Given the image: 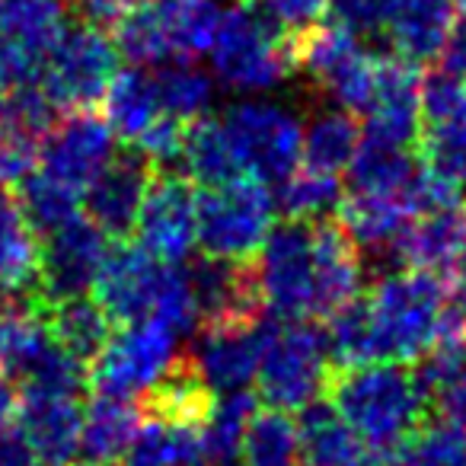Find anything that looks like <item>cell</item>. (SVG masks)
Here are the masks:
<instances>
[{
	"mask_svg": "<svg viewBox=\"0 0 466 466\" xmlns=\"http://www.w3.org/2000/svg\"><path fill=\"white\" fill-rule=\"evenodd\" d=\"M329 402L374 451H396L428 421V396L412 364L377 361L332 370Z\"/></svg>",
	"mask_w": 466,
	"mask_h": 466,
	"instance_id": "1",
	"label": "cell"
},
{
	"mask_svg": "<svg viewBox=\"0 0 466 466\" xmlns=\"http://www.w3.org/2000/svg\"><path fill=\"white\" fill-rule=\"evenodd\" d=\"M294 33L259 0H233L211 42L214 74L230 90H268L298 71Z\"/></svg>",
	"mask_w": 466,
	"mask_h": 466,
	"instance_id": "2",
	"label": "cell"
},
{
	"mask_svg": "<svg viewBox=\"0 0 466 466\" xmlns=\"http://www.w3.org/2000/svg\"><path fill=\"white\" fill-rule=\"evenodd\" d=\"M451 307V285L434 272L400 268L377 279L368 298L380 361L412 364L438 342Z\"/></svg>",
	"mask_w": 466,
	"mask_h": 466,
	"instance_id": "3",
	"label": "cell"
},
{
	"mask_svg": "<svg viewBox=\"0 0 466 466\" xmlns=\"http://www.w3.org/2000/svg\"><path fill=\"white\" fill-rule=\"evenodd\" d=\"M329 374L332 361L326 332L317 319H262V355L256 380L268 406L300 412L319 400Z\"/></svg>",
	"mask_w": 466,
	"mask_h": 466,
	"instance_id": "4",
	"label": "cell"
},
{
	"mask_svg": "<svg viewBox=\"0 0 466 466\" xmlns=\"http://www.w3.org/2000/svg\"><path fill=\"white\" fill-rule=\"evenodd\" d=\"M298 71L339 109L364 112L377 80V61L345 23H310L294 33Z\"/></svg>",
	"mask_w": 466,
	"mask_h": 466,
	"instance_id": "5",
	"label": "cell"
},
{
	"mask_svg": "<svg viewBox=\"0 0 466 466\" xmlns=\"http://www.w3.org/2000/svg\"><path fill=\"white\" fill-rule=\"evenodd\" d=\"M275 201L266 182L240 179L198 192V230L195 243L205 256L249 262L272 233Z\"/></svg>",
	"mask_w": 466,
	"mask_h": 466,
	"instance_id": "6",
	"label": "cell"
},
{
	"mask_svg": "<svg viewBox=\"0 0 466 466\" xmlns=\"http://www.w3.org/2000/svg\"><path fill=\"white\" fill-rule=\"evenodd\" d=\"M118 74V48L99 26L77 23L65 26L46 61H42L39 90L55 109H93L106 96Z\"/></svg>",
	"mask_w": 466,
	"mask_h": 466,
	"instance_id": "7",
	"label": "cell"
},
{
	"mask_svg": "<svg viewBox=\"0 0 466 466\" xmlns=\"http://www.w3.org/2000/svg\"><path fill=\"white\" fill-rule=\"evenodd\" d=\"M253 266L266 310L279 319H317L313 220H288L275 227Z\"/></svg>",
	"mask_w": 466,
	"mask_h": 466,
	"instance_id": "8",
	"label": "cell"
},
{
	"mask_svg": "<svg viewBox=\"0 0 466 466\" xmlns=\"http://www.w3.org/2000/svg\"><path fill=\"white\" fill-rule=\"evenodd\" d=\"M176 339L179 336L157 319L125 323L86 368V390L135 400L173 364Z\"/></svg>",
	"mask_w": 466,
	"mask_h": 466,
	"instance_id": "9",
	"label": "cell"
},
{
	"mask_svg": "<svg viewBox=\"0 0 466 466\" xmlns=\"http://www.w3.org/2000/svg\"><path fill=\"white\" fill-rule=\"evenodd\" d=\"M224 131L243 176L259 182H281L300 163L304 128L288 109L275 103H240L224 118Z\"/></svg>",
	"mask_w": 466,
	"mask_h": 466,
	"instance_id": "10",
	"label": "cell"
},
{
	"mask_svg": "<svg viewBox=\"0 0 466 466\" xmlns=\"http://www.w3.org/2000/svg\"><path fill=\"white\" fill-rule=\"evenodd\" d=\"M176 262H163L141 243L116 240L106 253L93 281V300L106 310L112 323L154 319L160 298L173 279Z\"/></svg>",
	"mask_w": 466,
	"mask_h": 466,
	"instance_id": "11",
	"label": "cell"
},
{
	"mask_svg": "<svg viewBox=\"0 0 466 466\" xmlns=\"http://www.w3.org/2000/svg\"><path fill=\"white\" fill-rule=\"evenodd\" d=\"M137 237L147 253L163 262H182L195 247L198 230V192L195 182L169 169H157L137 208Z\"/></svg>",
	"mask_w": 466,
	"mask_h": 466,
	"instance_id": "12",
	"label": "cell"
},
{
	"mask_svg": "<svg viewBox=\"0 0 466 466\" xmlns=\"http://www.w3.org/2000/svg\"><path fill=\"white\" fill-rule=\"evenodd\" d=\"M112 141L116 135L106 118H99L93 109H74L55 118L52 128L46 131L35 169L48 173L84 198L86 186L112 160Z\"/></svg>",
	"mask_w": 466,
	"mask_h": 466,
	"instance_id": "13",
	"label": "cell"
},
{
	"mask_svg": "<svg viewBox=\"0 0 466 466\" xmlns=\"http://www.w3.org/2000/svg\"><path fill=\"white\" fill-rule=\"evenodd\" d=\"M109 253V237L86 214L46 233L39 259V291L48 304L90 294L96 272Z\"/></svg>",
	"mask_w": 466,
	"mask_h": 466,
	"instance_id": "14",
	"label": "cell"
},
{
	"mask_svg": "<svg viewBox=\"0 0 466 466\" xmlns=\"http://www.w3.org/2000/svg\"><path fill=\"white\" fill-rule=\"evenodd\" d=\"M186 275L201 326L259 323L262 319L266 307H262L253 259L240 262V259L201 256L192 268H186Z\"/></svg>",
	"mask_w": 466,
	"mask_h": 466,
	"instance_id": "15",
	"label": "cell"
},
{
	"mask_svg": "<svg viewBox=\"0 0 466 466\" xmlns=\"http://www.w3.org/2000/svg\"><path fill=\"white\" fill-rule=\"evenodd\" d=\"M16 431L33 447L42 466H74L80 457L84 406L80 396L23 393L16 400Z\"/></svg>",
	"mask_w": 466,
	"mask_h": 466,
	"instance_id": "16",
	"label": "cell"
},
{
	"mask_svg": "<svg viewBox=\"0 0 466 466\" xmlns=\"http://www.w3.org/2000/svg\"><path fill=\"white\" fill-rule=\"evenodd\" d=\"M157 169L137 150L112 154V160L96 173L84 192V211L109 240H125L135 230V218L147 182Z\"/></svg>",
	"mask_w": 466,
	"mask_h": 466,
	"instance_id": "17",
	"label": "cell"
},
{
	"mask_svg": "<svg viewBox=\"0 0 466 466\" xmlns=\"http://www.w3.org/2000/svg\"><path fill=\"white\" fill-rule=\"evenodd\" d=\"M466 249V205L451 201L431 211L412 214L400 230L390 253L400 268L444 275L457 266L460 253Z\"/></svg>",
	"mask_w": 466,
	"mask_h": 466,
	"instance_id": "18",
	"label": "cell"
},
{
	"mask_svg": "<svg viewBox=\"0 0 466 466\" xmlns=\"http://www.w3.org/2000/svg\"><path fill=\"white\" fill-rule=\"evenodd\" d=\"M198 374L214 393L247 390L256 380L262 355V319L259 323H218L201 326L198 342L186 351Z\"/></svg>",
	"mask_w": 466,
	"mask_h": 466,
	"instance_id": "19",
	"label": "cell"
},
{
	"mask_svg": "<svg viewBox=\"0 0 466 466\" xmlns=\"http://www.w3.org/2000/svg\"><path fill=\"white\" fill-rule=\"evenodd\" d=\"M55 122V106L39 86L0 96V186H20L39 163V147Z\"/></svg>",
	"mask_w": 466,
	"mask_h": 466,
	"instance_id": "20",
	"label": "cell"
},
{
	"mask_svg": "<svg viewBox=\"0 0 466 466\" xmlns=\"http://www.w3.org/2000/svg\"><path fill=\"white\" fill-rule=\"evenodd\" d=\"M419 93L421 77L419 67L402 58H380L377 61L374 93L368 103V135L370 141L396 144L406 147L419 135Z\"/></svg>",
	"mask_w": 466,
	"mask_h": 466,
	"instance_id": "21",
	"label": "cell"
},
{
	"mask_svg": "<svg viewBox=\"0 0 466 466\" xmlns=\"http://www.w3.org/2000/svg\"><path fill=\"white\" fill-rule=\"evenodd\" d=\"M300 466H390L393 451L368 447L329 400H313L298 419Z\"/></svg>",
	"mask_w": 466,
	"mask_h": 466,
	"instance_id": "22",
	"label": "cell"
},
{
	"mask_svg": "<svg viewBox=\"0 0 466 466\" xmlns=\"http://www.w3.org/2000/svg\"><path fill=\"white\" fill-rule=\"evenodd\" d=\"M141 425V409L135 400L93 393L84 406L80 428V463L90 466H122L131 441Z\"/></svg>",
	"mask_w": 466,
	"mask_h": 466,
	"instance_id": "23",
	"label": "cell"
},
{
	"mask_svg": "<svg viewBox=\"0 0 466 466\" xmlns=\"http://www.w3.org/2000/svg\"><path fill=\"white\" fill-rule=\"evenodd\" d=\"M453 0H402L390 16V46L409 65H428L441 55L453 26Z\"/></svg>",
	"mask_w": 466,
	"mask_h": 466,
	"instance_id": "24",
	"label": "cell"
},
{
	"mask_svg": "<svg viewBox=\"0 0 466 466\" xmlns=\"http://www.w3.org/2000/svg\"><path fill=\"white\" fill-rule=\"evenodd\" d=\"M112 319L106 317V310L93 298H71L48 304L46 310V329L48 339L58 345L65 355H71L74 361H80L84 368H90L93 358L106 349L112 336Z\"/></svg>",
	"mask_w": 466,
	"mask_h": 466,
	"instance_id": "25",
	"label": "cell"
},
{
	"mask_svg": "<svg viewBox=\"0 0 466 466\" xmlns=\"http://www.w3.org/2000/svg\"><path fill=\"white\" fill-rule=\"evenodd\" d=\"M339 227L349 233L358 247L370 249H390V243L400 237L406 220L412 218V208L406 198H393V195H374V192H358L349 188L339 198Z\"/></svg>",
	"mask_w": 466,
	"mask_h": 466,
	"instance_id": "26",
	"label": "cell"
},
{
	"mask_svg": "<svg viewBox=\"0 0 466 466\" xmlns=\"http://www.w3.org/2000/svg\"><path fill=\"white\" fill-rule=\"evenodd\" d=\"M179 163L186 169V179L201 188L227 186V182L243 176L237 154L230 147V137L224 131V122L208 116H198L186 125Z\"/></svg>",
	"mask_w": 466,
	"mask_h": 466,
	"instance_id": "27",
	"label": "cell"
},
{
	"mask_svg": "<svg viewBox=\"0 0 466 466\" xmlns=\"http://www.w3.org/2000/svg\"><path fill=\"white\" fill-rule=\"evenodd\" d=\"M122 466H205L201 425H179L141 415Z\"/></svg>",
	"mask_w": 466,
	"mask_h": 466,
	"instance_id": "28",
	"label": "cell"
},
{
	"mask_svg": "<svg viewBox=\"0 0 466 466\" xmlns=\"http://www.w3.org/2000/svg\"><path fill=\"white\" fill-rule=\"evenodd\" d=\"M42 243L14 188L0 186V285H39Z\"/></svg>",
	"mask_w": 466,
	"mask_h": 466,
	"instance_id": "29",
	"label": "cell"
},
{
	"mask_svg": "<svg viewBox=\"0 0 466 466\" xmlns=\"http://www.w3.org/2000/svg\"><path fill=\"white\" fill-rule=\"evenodd\" d=\"M154 10L169 58L192 61L211 52L220 23V10L214 0H154Z\"/></svg>",
	"mask_w": 466,
	"mask_h": 466,
	"instance_id": "30",
	"label": "cell"
},
{
	"mask_svg": "<svg viewBox=\"0 0 466 466\" xmlns=\"http://www.w3.org/2000/svg\"><path fill=\"white\" fill-rule=\"evenodd\" d=\"M349 173H351L349 188L406 198L409 208H412L415 160L406 154V147H396V144H383V141H370V137H364L361 147H358V154H355V160H351Z\"/></svg>",
	"mask_w": 466,
	"mask_h": 466,
	"instance_id": "31",
	"label": "cell"
},
{
	"mask_svg": "<svg viewBox=\"0 0 466 466\" xmlns=\"http://www.w3.org/2000/svg\"><path fill=\"white\" fill-rule=\"evenodd\" d=\"M259 409L249 390H230L218 400L201 425V451H205V466H240L243 451V431L249 419Z\"/></svg>",
	"mask_w": 466,
	"mask_h": 466,
	"instance_id": "32",
	"label": "cell"
},
{
	"mask_svg": "<svg viewBox=\"0 0 466 466\" xmlns=\"http://www.w3.org/2000/svg\"><path fill=\"white\" fill-rule=\"evenodd\" d=\"M103 106H106V122H109L112 135L128 144H135L137 137L163 116L160 103H157V93H154V80L141 71L116 74L103 96Z\"/></svg>",
	"mask_w": 466,
	"mask_h": 466,
	"instance_id": "33",
	"label": "cell"
},
{
	"mask_svg": "<svg viewBox=\"0 0 466 466\" xmlns=\"http://www.w3.org/2000/svg\"><path fill=\"white\" fill-rule=\"evenodd\" d=\"M361 141L364 135L351 112H323V116L310 118V125L304 128L300 157H304V167L339 176L342 169L351 167Z\"/></svg>",
	"mask_w": 466,
	"mask_h": 466,
	"instance_id": "34",
	"label": "cell"
},
{
	"mask_svg": "<svg viewBox=\"0 0 466 466\" xmlns=\"http://www.w3.org/2000/svg\"><path fill=\"white\" fill-rule=\"evenodd\" d=\"M240 460L247 466H300L298 421L285 409H256L243 431Z\"/></svg>",
	"mask_w": 466,
	"mask_h": 466,
	"instance_id": "35",
	"label": "cell"
},
{
	"mask_svg": "<svg viewBox=\"0 0 466 466\" xmlns=\"http://www.w3.org/2000/svg\"><path fill=\"white\" fill-rule=\"evenodd\" d=\"M0 33L48 55V48L65 33V4L61 0H0Z\"/></svg>",
	"mask_w": 466,
	"mask_h": 466,
	"instance_id": "36",
	"label": "cell"
},
{
	"mask_svg": "<svg viewBox=\"0 0 466 466\" xmlns=\"http://www.w3.org/2000/svg\"><path fill=\"white\" fill-rule=\"evenodd\" d=\"M157 103L167 116L179 118V122H192V118L205 116L208 103H211V77L198 67L176 61V65H160L154 77Z\"/></svg>",
	"mask_w": 466,
	"mask_h": 466,
	"instance_id": "37",
	"label": "cell"
},
{
	"mask_svg": "<svg viewBox=\"0 0 466 466\" xmlns=\"http://www.w3.org/2000/svg\"><path fill=\"white\" fill-rule=\"evenodd\" d=\"M339 198H342L339 176L319 173V169L300 167V163L281 179L279 188V208L288 220H317L329 208H336Z\"/></svg>",
	"mask_w": 466,
	"mask_h": 466,
	"instance_id": "38",
	"label": "cell"
},
{
	"mask_svg": "<svg viewBox=\"0 0 466 466\" xmlns=\"http://www.w3.org/2000/svg\"><path fill=\"white\" fill-rule=\"evenodd\" d=\"M16 198H20L29 224L42 233H52L55 227L77 218L80 201H84L74 188L61 186L58 179H52V176L42 173V169H33V173L20 182V195H16Z\"/></svg>",
	"mask_w": 466,
	"mask_h": 466,
	"instance_id": "39",
	"label": "cell"
},
{
	"mask_svg": "<svg viewBox=\"0 0 466 466\" xmlns=\"http://www.w3.org/2000/svg\"><path fill=\"white\" fill-rule=\"evenodd\" d=\"M466 118V77L438 71L421 80L419 93V125H447Z\"/></svg>",
	"mask_w": 466,
	"mask_h": 466,
	"instance_id": "40",
	"label": "cell"
},
{
	"mask_svg": "<svg viewBox=\"0 0 466 466\" xmlns=\"http://www.w3.org/2000/svg\"><path fill=\"white\" fill-rule=\"evenodd\" d=\"M42 61H46V55L35 52L33 46L0 33V96L39 86Z\"/></svg>",
	"mask_w": 466,
	"mask_h": 466,
	"instance_id": "41",
	"label": "cell"
},
{
	"mask_svg": "<svg viewBox=\"0 0 466 466\" xmlns=\"http://www.w3.org/2000/svg\"><path fill=\"white\" fill-rule=\"evenodd\" d=\"M400 4L402 0H332V10H336V20L349 29L370 33V29L387 26Z\"/></svg>",
	"mask_w": 466,
	"mask_h": 466,
	"instance_id": "42",
	"label": "cell"
},
{
	"mask_svg": "<svg viewBox=\"0 0 466 466\" xmlns=\"http://www.w3.org/2000/svg\"><path fill=\"white\" fill-rule=\"evenodd\" d=\"M262 7L291 29H304L326 14L329 0H259Z\"/></svg>",
	"mask_w": 466,
	"mask_h": 466,
	"instance_id": "43",
	"label": "cell"
},
{
	"mask_svg": "<svg viewBox=\"0 0 466 466\" xmlns=\"http://www.w3.org/2000/svg\"><path fill=\"white\" fill-rule=\"evenodd\" d=\"M141 0H74L80 20L90 26H116L122 16H128Z\"/></svg>",
	"mask_w": 466,
	"mask_h": 466,
	"instance_id": "44",
	"label": "cell"
},
{
	"mask_svg": "<svg viewBox=\"0 0 466 466\" xmlns=\"http://www.w3.org/2000/svg\"><path fill=\"white\" fill-rule=\"evenodd\" d=\"M438 58H441V71H451V74H457V77H466V16L451 26Z\"/></svg>",
	"mask_w": 466,
	"mask_h": 466,
	"instance_id": "45",
	"label": "cell"
},
{
	"mask_svg": "<svg viewBox=\"0 0 466 466\" xmlns=\"http://www.w3.org/2000/svg\"><path fill=\"white\" fill-rule=\"evenodd\" d=\"M0 466H42L33 447L20 438V431H7L0 438Z\"/></svg>",
	"mask_w": 466,
	"mask_h": 466,
	"instance_id": "46",
	"label": "cell"
},
{
	"mask_svg": "<svg viewBox=\"0 0 466 466\" xmlns=\"http://www.w3.org/2000/svg\"><path fill=\"white\" fill-rule=\"evenodd\" d=\"M14 412H16V393L14 383H10L7 374H0V438L10 431L14 425Z\"/></svg>",
	"mask_w": 466,
	"mask_h": 466,
	"instance_id": "47",
	"label": "cell"
},
{
	"mask_svg": "<svg viewBox=\"0 0 466 466\" xmlns=\"http://www.w3.org/2000/svg\"><path fill=\"white\" fill-rule=\"evenodd\" d=\"M453 4H457V7H460V10H463V14H466V0H453Z\"/></svg>",
	"mask_w": 466,
	"mask_h": 466,
	"instance_id": "48",
	"label": "cell"
},
{
	"mask_svg": "<svg viewBox=\"0 0 466 466\" xmlns=\"http://www.w3.org/2000/svg\"><path fill=\"white\" fill-rule=\"evenodd\" d=\"M74 466H90V463H74Z\"/></svg>",
	"mask_w": 466,
	"mask_h": 466,
	"instance_id": "49",
	"label": "cell"
}]
</instances>
